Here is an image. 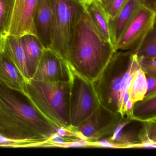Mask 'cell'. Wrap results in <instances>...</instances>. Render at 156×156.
I'll list each match as a JSON object with an SVG mask.
<instances>
[{"mask_svg":"<svg viewBox=\"0 0 156 156\" xmlns=\"http://www.w3.org/2000/svg\"><path fill=\"white\" fill-rule=\"evenodd\" d=\"M21 40L28 72L31 79L39 64L44 47L37 36L34 34H25L21 36Z\"/></svg>","mask_w":156,"mask_h":156,"instance_id":"17","label":"cell"},{"mask_svg":"<svg viewBox=\"0 0 156 156\" xmlns=\"http://www.w3.org/2000/svg\"><path fill=\"white\" fill-rule=\"evenodd\" d=\"M139 68H140L137 57L136 55L133 53L131 56L129 65L123 76L121 82L119 93V110L123 100L124 93L126 91H129L133 77L135 75L136 71Z\"/></svg>","mask_w":156,"mask_h":156,"instance_id":"22","label":"cell"},{"mask_svg":"<svg viewBox=\"0 0 156 156\" xmlns=\"http://www.w3.org/2000/svg\"><path fill=\"white\" fill-rule=\"evenodd\" d=\"M38 0H15L8 35H36L34 17Z\"/></svg>","mask_w":156,"mask_h":156,"instance_id":"10","label":"cell"},{"mask_svg":"<svg viewBox=\"0 0 156 156\" xmlns=\"http://www.w3.org/2000/svg\"><path fill=\"white\" fill-rule=\"evenodd\" d=\"M59 128L42 115L24 93L0 82V136L40 145Z\"/></svg>","mask_w":156,"mask_h":156,"instance_id":"1","label":"cell"},{"mask_svg":"<svg viewBox=\"0 0 156 156\" xmlns=\"http://www.w3.org/2000/svg\"><path fill=\"white\" fill-rule=\"evenodd\" d=\"M133 54L131 51H115L99 76L92 82L99 103L115 113H119L121 82Z\"/></svg>","mask_w":156,"mask_h":156,"instance_id":"5","label":"cell"},{"mask_svg":"<svg viewBox=\"0 0 156 156\" xmlns=\"http://www.w3.org/2000/svg\"><path fill=\"white\" fill-rule=\"evenodd\" d=\"M142 6L152 11H156V0H140Z\"/></svg>","mask_w":156,"mask_h":156,"instance_id":"27","label":"cell"},{"mask_svg":"<svg viewBox=\"0 0 156 156\" xmlns=\"http://www.w3.org/2000/svg\"><path fill=\"white\" fill-rule=\"evenodd\" d=\"M26 81L10 58L2 36L0 41V82L11 89L23 93Z\"/></svg>","mask_w":156,"mask_h":156,"instance_id":"12","label":"cell"},{"mask_svg":"<svg viewBox=\"0 0 156 156\" xmlns=\"http://www.w3.org/2000/svg\"><path fill=\"white\" fill-rule=\"evenodd\" d=\"M147 91V79L145 73L139 68L135 73L129 90V97L133 103L142 100Z\"/></svg>","mask_w":156,"mask_h":156,"instance_id":"19","label":"cell"},{"mask_svg":"<svg viewBox=\"0 0 156 156\" xmlns=\"http://www.w3.org/2000/svg\"><path fill=\"white\" fill-rule=\"evenodd\" d=\"M52 12L51 0H38L34 17L36 36L44 48L51 45Z\"/></svg>","mask_w":156,"mask_h":156,"instance_id":"13","label":"cell"},{"mask_svg":"<svg viewBox=\"0 0 156 156\" xmlns=\"http://www.w3.org/2000/svg\"><path fill=\"white\" fill-rule=\"evenodd\" d=\"M156 12L142 6L115 45L116 51L134 52L149 31L156 24Z\"/></svg>","mask_w":156,"mask_h":156,"instance_id":"8","label":"cell"},{"mask_svg":"<svg viewBox=\"0 0 156 156\" xmlns=\"http://www.w3.org/2000/svg\"><path fill=\"white\" fill-rule=\"evenodd\" d=\"M81 1H83V0H81Z\"/></svg>","mask_w":156,"mask_h":156,"instance_id":"30","label":"cell"},{"mask_svg":"<svg viewBox=\"0 0 156 156\" xmlns=\"http://www.w3.org/2000/svg\"><path fill=\"white\" fill-rule=\"evenodd\" d=\"M144 122V143L156 141V119Z\"/></svg>","mask_w":156,"mask_h":156,"instance_id":"25","label":"cell"},{"mask_svg":"<svg viewBox=\"0 0 156 156\" xmlns=\"http://www.w3.org/2000/svg\"><path fill=\"white\" fill-rule=\"evenodd\" d=\"M139 68L145 74L156 77V57H147L144 56L138 57Z\"/></svg>","mask_w":156,"mask_h":156,"instance_id":"24","label":"cell"},{"mask_svg":"<svg viewBox=\"0 0 156 156\" xmlns=\"http://www.w3.org/2000/svg\"><path fill=\"white\" fill-rule=\"evenodd\" d=\"M82 2L85 12L93 25L106 40L111 42L108 28L109 18L99 0H83Z\"/></svg>","mask_w":156,"mask_h":156,"instance_id":"15","label":"cell"},{"mask_svg":"<svg viewBox=\"0 0 156 156\" xmlns=\"http://www.w3.org/2000/svg\"><path fill=\"white\" fill-rule=\"evenodd\" d=\"M122 117L99 103L93 113L79 126L76 130L84 140L94 141L111 136Z\"/></svg>","mask_w":156,"mask_h":156,"instance_id":"7","label":"cell"},{"mask_svg":"<svg viewBox=\"0 0 156 156\" xmlns=\"http://www.w3.org/2000/svg\"><path fill=\"white\" fill-rule=\"evenodd\" d=\"M142 6L140 0H129L115 17L109 19L108 28L110 40L114 47L126 28Z\"/></svg>","mask_w":156,"mask_h":156,"instance_id":"14","label":"cell"},{"mask_svg":"<svg viewBox=\"0 0 156 156\" xmlns=\"http://www.w3.org/2000/svg\"><path fill=\"white\" fill-rule=\"evenodd\" d=\"M2 35L0 33V41H1V40L2 38Z\"/></svg>","mask_w":156,"mask_h":156,"instance_id":"29","label":"cell"},{"mask_svg":"<svg viewBox=\"0 0 156 156\" xmlns=\"http://www.w3.org/2000/svg\"><path fill=\"white\" fill-rule=\"evenodd\" d=\"M147 79V91L146 95L149 94L153 92H156V77L146 75Z\"/></svg>","mask_w":156,"mask_h":156,"instance_id":"26","label":"cell"},{"mask_svg":"<svg viewBox=\"0 0 156 156\" xmlns=\"http://www.w3.org/2000/svg\"><path fill=\"white\" fill-rule=\"evenodd\" d=\"M129 0H99L109 19H113L122 9Z\"/></svg>","mask_w":156,"mask_h":156,"instance_id":"23","label":"cell"},{"mask_svg":"<svg viewBox=\"0 0 156 156\" xmlns=\"http://www.w3.org/2000/svg\"><path fill=\"white\" fill-rule=\"evenodd\" d=\"M70 82L26 81L23 93L47 119L58 127L74 129L70 120Z\"/></svg>","mask_w":156,"mask_h":156,"instance_id":"3","label":"cell"},{"mask_svg":"<svg viewBox=\"0 0 156 156\" xmlns=\"http://www.w3.org/2000/svg\"><path fill=\"white\" fill-rule=\"evenodd\" d=\"M136 148H156V142H147L139 144L135 147Z\"/></svg>","mask_w":156,"mask_h":156,"instance_id":"28","label":"cell"},{"mask_svg":"<svg viewBox=\"0 0 156 156\" xmlns=\"http://www.w3.org/2000/svg\"><path fill=\"white\" fill-rule=\"evenodd\" d=\"M71 69L70 124L76 130L93 113L99 103L92 82L78 74L71 67Z\"/></svg>","mask_w":156,"mask_h":156,"instance_id":"6","label":"cell"},{"mask_svg":"<svg viewBox=\"0 0 156 156\" xmlns=\"http://www.w3.org/2000/svg\"><path fill=\"white\" fill-rule=\"evenodd\" d=\"M15 0H0V33L3 36L9 34Z\"/></svg>","mask_w":156,"mask_h":156,"instance_id":"21","label":"cell"},{"mask_svg":"<svg viewBox=\"0 0 156 156\" xmlns=\"http://www.w3.org/2000/svg\"><path fill=\"white\" fill-rule=\"evenodd\" d=\"M143 121L125 117L107 140L117 148L135 147L143 143Z\"/></svg>","mask_w":156,"mask_h":156,"instance_id":"11","label":"cell"},{"mask_svg":"<svg viewBox=\"0 0 156 156\" xmlns=\"http://www.w3.org/2000/svg\"><path fill=\"white\" fill-rule=\"evenodd\" d=\"M51 2L52 17L50 48L68 63L75 28L84 9L81 0H51Z\"/></svg>","mask_w":156,"mask_h":156,"instance_id":"4","label":"cell"},{"mask_svg":"<svg viewBox=\"0 0 156 156\" xmlns=\"http://www.w3.org/2000/svg\"><path fill=\"white\" fill-rule=\"evenodd\" d=\"M133 53L138 57H156V24L150 30L136 50Z\"/></svg>","mask_w":156,"mask_h":156,"instance_id":"20","label":"cell"},{"mask_svg":"<svg viewBox=\"0 0 156 156\" xmlns=\"http://www.w3.org/2000/svg\"><path fill=\"white\" fill-rule=\"evenodd\" d=\"M4 45L10 58L26 80L30 79L21 37L11 35L4 36Z\"/></svg>","mask_w":156,"mask_h":156,"instance_id":"16","label":"cell"},{"mask_svg":"<svg viewBox=\"0 0 156 156\" xmlns=\"http://www.w3.org/2000/svg\"><path fill=\"white\" fill-rule=\"evenodd\" d=\"M131 115V119L141 121L156 120V92L145 96L142 100L135 102Z\"/></svg>","mask_w":156,"mask_h":156,"instance_id":"18","label":"cell"},{"mask_svg":"<svg viewBox=\"0 0 156 156\" xmlns=\"http://www.w3.org/2000/svg\"><path fill=\"white\" fill-rule=\"evenodd\" d=\"M69 64L50 48H44L39 64L31 79L45 82H70Z\"/></svg>","mask_w":156,"mask_h":156,"instance_id":"9","label":"cell"},{"mask_svg":"<svg viewBox=\"0 0 156 156\" xmlns=\"http://www.w3.org/2000/svg\"><path fill=\"white\" fill-rule=\"evenodd\" d=\"M84 12L75 28L69 50V63L78 74L91 82L100 74L115 51Z\"/></svg>","mask_w":156,"mask_h":156,"instance_id":"2","label":"cell"}]
</instances>
